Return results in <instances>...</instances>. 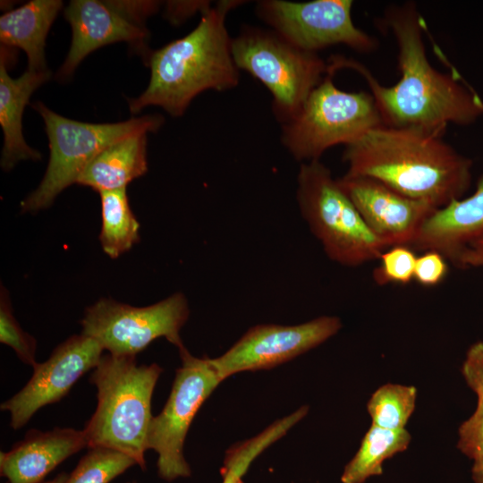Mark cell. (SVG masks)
<instances>
[{
  "label": "cell",
  "instance_id": "1",
  "mask_svg": "<svg viewBox=\"0 0 483 483\" xmlns=\"http://www.w3.org/2000/svg\"><path fill=\"white\" fill-rule=\"evenodd\" d=\"M378 25L394 37L399 80L382 85L361 63L343 55L328 62L336 69L359 73L369 88L383 124L411 127L444 134L449 124L470 125L483 116V99L457 74L436 69L424 42L428 30L413 1L387 5Z\"/></svg>",
  "mask_w": 483,
  "mask_h": 483
},
{
  "label": "cell",
  "instance_id": "2",
  "mask_svg": "<svg viewBox=\"0 0 483 483\" xmlns=\"http://www.w3.org/2000/svg\"><path fill=\"white\" fill-rule=\"evenodd\" d=\"M444 134L379 125L345 146V174L373 178L414 199L442 208L469 190L473 162Z\"/></svg>",
  "mask_w": 483,
  "mask_h": 483
},
{
  "label": "cell",
  "instance_id": "3",
  "mask_svg": "<svg viewBox=\"0 0 483 483\" xmlns=\"http://www.w3.org/2000/svg\"><path fill=\"white\" fill-rule=\"evenodd\" d=\"M240 0H222L201 13L197 27L150 54V80L137 97L127 98L131 114L149 106L182 116L203 91H225L240 81L225 21Z\"/></svg>",
  "mask_w": 483,
  "mask_h": 483
},
{
  "label": "cell",
  "instance_id": "4",
  "mask_svg": "<svg viewBox=\"0 0 483 483\" xmlns=\"http://www.w3.org/2000/svg\"><path fill=\"white\" fill-rule=\"evenodd\" d=\"M162 371L157 363L138 364L136 356L102 355L89 379L97 404L83 429L88 447L120 451L146 469L151 399Z\"/></svg>",
  "mask_w": 483,
  "mask_h": 483
},
{
  "label": "cell",
  "instance_id": "5",
  "mask_svg": "<svg viewBox=\"0 0 483 483\" xmlns=\"http://www.w3.org/2000/svg\"><path fill=\"white\" fill-rule=\"evenodd\" d=\"M296 199L302 217L331 260L357 267L378 259L387 249L320 160L301 163Z\"/></svg>",
  "mask_w": 483,
  "mask_h": 483
},
{
  "label": "cell",
  "instance_id": "6",
  "mask_svg": "<svg viewBox=\"0 0 483 483\" xmlns=\"http://www.w3.org/2000/svg\"><path fill=\"white\" fill-rule=\"evenodd\" d=\"M328 66V72L300 112L282 124L284 147L303 163L320 160L328 148L339 144L347 146L383 124L370 92L340 89L333 80L337 71L329 63Z\"/></svg>",
  "mask_w": 483,
  "mask_h": 483
},
{
  "label": "cell",
  "instance_id": "7",
  "mask_svg": "<svg viewBox=\"0 0 483 483\" xmlns=\"http://www.w3.org/2000/svg\"><path fill=\"white\" fill-rule=\"evenodd\" d=\"M33 107L44 120L50 157L39 185L21 201L22 212L48 208L65 188L77 183L89 162L112 143L134 134L156 132L164 123L159 114L89 123L64 117L39 101Z\"/></svg>",
  "mask_w": 483,
  "mask_h": 483
},
{
  "label": "cell",
  "instance_id": "8",
  "mask_svg": "<svg viewBox=\"0 0 483 483\" xmlns=\"http://www.w3.org/2000/svg\"><path fill=\"white\" fill-rule=\"evenodd\" d=\"M235 65L270 91L272 109L281 123L291 121L328 72L318 53L305 51L273 30L244 26L232 38Z\"/></svg>",
  "mask_w": 483,
  "mask_h": 483
},
{
  "label": "cell",
  "instance_id": "9",
  "mask_svg": "<svg viewBox=\"0 0 483 483\" xmlns=\"http://www.w3.org/2000/svg\"><path fill=\"white\" fill-rule=\"evenodd\" d=\"M189 315L188 301L182 292L146 307L101 298L86 309L80 320L81 334L98 341L113 355L136 356L159 337L180 351L184 348L180 331Z\"/></svg>",
  "mask_w": 483,
  "mask_h": 483
},
{
  "label": "cell",
  "instance_id": "10",
  "mask_svg": "<svg viewBox=\"0 0 483 483\" xmlns=\"http://www.w3.org/2000/svg\"><path fill=\"white\" fill-rule=\"evenodd\" d=\"M179 352L182 366L166 403L151 419L147 437V450L158 454V475L167 481L191 476L183 454L185 437L200 406L222 382L210 358H197L185 347Z\"/></svg>",
  "mask_w": 483,
  "mask_h": 483
},
{
  "label": "cell",
  "instance_id": "11",
  "mask_svg": "<svg viewBox=\"0 0 483 483\" xmlns=\"http://www.w3.org/2000/svg\"><path fill=\"white\" fill-rule=\"evenodd\" d=\"M352 0H284L257 2L256 13L271 30L309 52L344 45L362 54L378 48V40L358 28L352 17Z\"/></svg>",
  "mask_w": 483,
  "mask_h": 483
},
{
  "label": "cell",
  "instance_id": "12",
  "mask_svg": "<svg viewBox=\"0 0 483 483\" xmlns=\"http://www.w3.org/2000/svg\"><path fill=\"white\" fill-rule=\"evenodd\" d=\"M342 326L335 316L294 326L258 325L211 361L222 381L238 372L271 369L320 345Z\"/></svg>",
  "mask_w": 483,
  "mask_h": 483
},
{
  "label": "cell",
  "instance_id": "13",
  "mask_svg": "<svg viewBox=\"0 0 483 483\" xmlns=\"http://www.w3.org/2000/svg\"><path fill=\"white\" fill-rule=\"evenodd\" d=\"M103 352L93 337L73 335L46 361L36 363L28 383L1 404V410L10 413L11 428L20 429L39 409L64 398L82 375L97 367Z\"/></svg>",
  "mask_w": 483,
  "mask_h": 483
},
{
  "label": "cell",
  "instance_id": "14",
  "mask_svg": "<svg viewBox=\"0 0 483 483\" xmlns=\"http://www.w3.org/2000/svg\"><path fill=\"white\" fill-rule=\"evenodd\" d=\"M127 1L72 0L64 9L72 38L57 77L66 80L81 61L96 49L116 42H128L146 52L148 30L145 21L128 7Z\"/></svg>",
  "mask_w": 483,
  "mask_h": 483
},
{
  "label": "cell",
  "instance_id": "15",
  "mask_svg": "<svg viewBox=\"0 0 483 483\" xmlns=\"http://www.w3.org/2000/svg\"><path fill=\"white\" fill-rule=\"evenodd\" d=\"M338 182L373 233L386 246H411L438 208L406 197L370 177L344 174Z\"/></svg>",
  "mask_w": 483,
  "mask_h": 483
},
{
  "label": "cell",
  "instance_id": "16",
  "mask_svg": "<svg viewBox=\"0 0 483 483\" xmlns=\"http://www.w3.org/2000/svg\"><path fill=\"white\" fill-rule=\"evenodd\" d=\"M483 237V174L475 191L436 208L411 244L412 250H434L456 265L463 250Z\"/></svg>",
  "mask_w": 483,
  "mask_h": 483
},
{
  "label": "cell",
  "instance_id": "17",
  "mask_svg": "<svg viewBox=\"0 0 483 483\" xmlns=\"http://www.w3.org/2000/svg\"><path fill=\"white\" fill-rule=\"evenodd\" d=\"M86 446L83 429L30 430L11 450L1 452V475L10 483H43L56 466Z\"/></svg>",
  "mask_w": 483,
  "mask_h": 483
},
{
  "label": "cell",
  "instance_id": "18",
  "mask_svg": "<svg viewBox=\"0 0 483 483\" xmlns=\"http://www.w3.org/2000/svg\"><path fill=\"white\" fill-rule=\"evenodd\" d=\"M7 47L0 55V125L4 134L1 167L12 170L23 160H40L41 153L30 147L22 135V114L32 93L51 77L50 71L26 72L17 79L7 72Z\"/></svg>",
  "mask_w": 483,
  "mask_h": 483
},
{
  "label": "cell",
  "instance_id": "19",
  "mask_svg": "<svg viewBox=\"0 0 483 483\" xmlns=\"http://www.w3.org/2000/svg\"><path fill=\"white\" fill-rule=\"evenodd\" d=\"M62 7L60 0H33L0 17L2 46L22 49L28 57V70L48 71L46 39Z\"/></svg>",
  "mask_w": 483,
  "mask_h": 483
},
{
  "label": "cell",
  "instance_id": "20",
  "mask_svg": "<svg viewBox=\"0 0 483 483\" xmlns=\"http://www.w3.org/2000/svg\"><path fill=\"white\" fill-rule=\"evenodd\" d=\"M147 134L139 133L115 141L86 166L77 183L98 191L124 189L148 171Z\"/></svg>",
  "mask_w": 483,
  "mask_h": 483
},
{
  "label": "cell",
  "instance_id": "21",
  "mask_svg": "<svg viewBox=\"0 0 483 483\" xmlns=\"http://www.w3.org/2000/svg\"><path fill=\"white\" fill-rule=\"evenodd\" d=\"M411 440L405 429L391 430L371 425L360 448L345 466L342 483H364L369 478L383 473V462L405 451Z\"/></svg>",
  "mask_w": 483,
  "mask_h": 483
},
{
  "label": "cell",
  "instance_id": "22",
  "mask_svg": "<svg viewBox=\"0 0 483 483\" xmlns=\"http://www.w3.org/2000/svg\"><path fill=\"white\" fill-rule=\"evenodd\" d=\"M99 241L104 252L116 258L140 241V223L132 213L126 188L102 191Z\"/></svg>",
  "mask_w": 483,
  "mask_h": 483
},
{
  "label": "cell",
  "instance_id": "23",
  "mask_svg": "<svg viewBox=\"0 0 483 483\" xmlns=\"http://www.w3.org/2000/svg\"><path fill=\"white\" fill-rule=\"evenodd\" d=\"M308 410L307 406H302L293 413L274 422L258 436L228 449L224 462L222 483H243L242 477L251 462L305 417Z\"/></svg>",
  "mask_w": 483,
  "mask_h": 483
},
{
  "label": "cell",
  "instance_id": "24",
  "mask_svg": "<svg viewBox=\"0 0 483 483\" xmlns=\"http://www.w3.org/2000/svg\"><path fill=\"white\" fill-rule=\"evenodd\" d=\"M417 399L413 386L387 383L370 396L367 410L372 425L391 430L405 429Z\"/></svg>",
  "mask_w": 483,
  "mask_h": 483
},
{
  "label": "cell",
  "instance_id": "25",
  "mask_svg": "<svg viewBox=\"0 0 483 483\" xmlns=\"http://www.w3.org/2000/svg\"><path fill=\"white\" fill-rule=\"evenodd\" d=\"M65 483H110L137 462L131 456L106 447H89Z\"/></svg>",
  "mask_w": 483,
  "mask_h": 483
},
{
  "label": "cell",
  "instance_id": "26",
  "mask_svg": "<svg viewBox=\"0 0 483 483\" xmlns=\"http://www.w3.org/2000/svg\"><path fill=\"white\" fill-rule=\"evenodd\" d=\"M0 342L11 347L24 364L36 365L37 342L16 320L9 293L3 286L0 294Z\"/></svg>",
  "mask_w": 483,
  "mask_h": 483
},
{
  "label": "cell",
  "instance_id": "27",
  "mask_svg": "<svg viewBox=\"0 0 483 483\" xmlns=\"http://www.w3.org/2000/svg\"><path fill=\"white\" fill-rule=\"evenodd\" d=\"M378 259L380 263L373 271L377 284H408L413 279L417 256L411 247H390L384 250Z\"/></svg>",
  "mask_w": 483,
  "mask_h": 483
},
{
  "label": "cell",
  "instance_id": "28",
  "mask_svg": "<svg viewBox=\"0 0 483 483\" xmlns=\"http://www.w3.org/2000/svg\"><path fill=\"white\" fill-rule=\"evenodd\" d=\"M457 448L473 462L483 461V402L458 429Z\"/></svg>",
  "mask_w": 483,
  "mask_h": 483
},
{
  "label": "cell",
  "instance_id": "29",
  "mask_svg": "<svg viewBox=\"0 0 483 483\" xmlns=\"http://www.w3.org/2000/svg\"><path fill=\"white\" fill-rule=\"evenodd\" d=\"M448 273L446 258L434 250H427L417 257L413 279L423 286L439 284Z\"/></svg>",
  "mask_w": 483,
  "mask_h": 483
},
{
  "label": "cell",
  "instance_id": "30",
  "mask_svg": "<svg viewBox=\"0 0 483 483\" xmlns=\"http://www.w3.org/2000/svg\"><path fill=\"white\" fill-rule=\"evenodd\" d=\"M466 384L477 394L478 402H483V342L470 345L462 366Z\"/></svg>",
  "mask_w": 483,
  "mask_h": 483
},
{
  "label": "cell",
  "instance_id": "31",
  "mask_svg": "<svg viewBox=\"0 0 483 483\" xmlns=\"http://www.w3.org/2000/svg\"><path fill=\"white\" fill-rule=\"evenodd\" d=\"M208 1H173L168 2L165 8V16L173 23H180L188 17L200 11L202 13L210 7Z\"/></svg>",
  "mask_w": 483,
  "mask_h": 483
},
{
  "label": "cell",
  "instance_id": "32",
  "mask_svg": "<svg viewBox=\"0 0 483 483\" xmlns=\"http://www.w3.org/2000/svg\"><path fill=\"white\" fill-rule=\"evenodd\" d=\"M455 266L461 268L483 267V237L463 250Z\"/></svg>",
  "mask_w": 483,
  "mask_h": 483
},
{
  "label": "cell",
  "instance_id": "33",
  "mask_svg": "<svg viewBox=\"0 0 483 483\" xmlns=\"http://www.w3.org/2000/svg\"><path fill=\"white\" fill-rule=\"evenodd\" d=\"M471 477L474 483H483V461L473 462Z\"/></svg>",
  "mask_w": 483,
  "mask_h": 483
},
{
  "label": "cell",
  "instance_id": "34",
  "mask_svg": "<svg viewBox=\"0 0 483 483\" xmlns=\"http://www.w3.org/2000/svg\"><path fill=\"white\" fill-rule=\"evenodd\" d=\"M68 474L65 472L58 474L56 477H55L53 479L45 481L43 483H65Z\"/></svg>",
  "mask_w": 483,
  "mask_h": 483
},
{
  "label": "cell",
  "instance_id": "35",
  "mask_svg": "<svg viewBox=\"0 0 483 483\" xmlns=\"http://www.w3.org/2000/svg\"><path fill=\"white\" fill-rule=\"evenodd\" d=\"M127 483H135V482H127Z\"/></svg>",
  "mask_w": 483,
  "mask_h": 483
}]
</instances>
